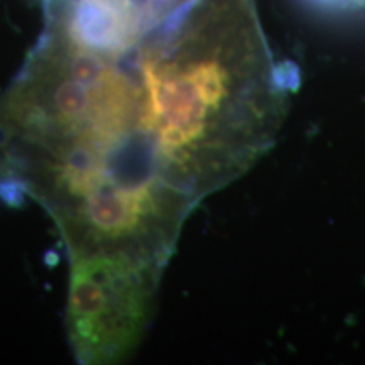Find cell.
<instances>
[{
  "label": "cell",
  "instance_id": "obj_1",
  "mask_svg": "<svg viewBox=\"0 0 365 365\" xmlns=\"http://www.w3.org/2000/svg\"><path fill=\"white\" fill-rule=\"evenodd\" d=\"M134 75L154 163L196 203L252 170L289 110L291 75L274 63L250 0L180 9Z\"/></svg>",
  "mask_w": 365,
  "mask_h": 365
},
{
  "label": "cell",
  "instance_id": "obj_2",
  "mask_svg": "<svg viewBox=\"0 0 365 365\" xmlns=\"http://www.w3.org/2000/svg\"><path fill=\"white\" fill-rule=\"evenodd\" d=\"M110 58L71 38L39 46L0 97V185L48 208L113 178L159 173L134 71Z\"/></svg>",
  "mask_w": 365,
  "mask_h": 365
},
{
  "label": "cell",
  "instance_id": "obj_3",
  "mask_svg": "<svg viewBox=\"0 0 365 365\" xmlns=\"http://www.w3.org/2000/svg\"><path fill=\"white\" fill-rule=\"evenodd\" d=\"M65 327L76 362L113 365L135 352L168 264L124 250L70 254Z\"/></svg>",
  "mask_w": 365,
  "mask_h": 365
}]
</instances>
